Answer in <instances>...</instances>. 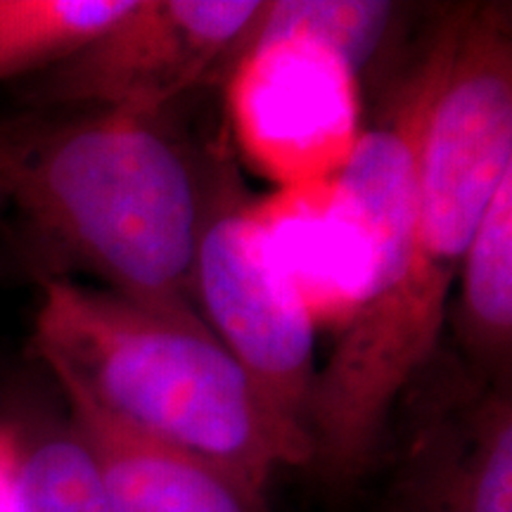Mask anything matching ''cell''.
I'll list each match as a JSON object with an SVG mask.
<instances>
[{
    "instance_id": "cell-1",
    "label": "cell",
    "mask_w": 512,
    "mask_h": 512,
    "mask_svg": "<svg viewBox=\"0 0 512 512\" xmlns=\"http://www.w3.org/2000/svg\"><path fill=\"white\" fill-rule=\"evenodd\" d=\"M508 174L512 10L465 3L422 138L406 266L339 332L313 384L309 467L330 486H354L384 460L396 406L437 354L460 261Z\"/></svg>"
},
{
    "instance_id": "cell-2",
    "label": "cell",
    "mask_w": 512,
    "mask_h": 512,
    "mask_svg": "<svg viewBox=\"0 0 512 512\" xmlns=\"http://www.w3.org/2000/svg\"><path fill=\"white\" fill-rule=\"evenodd\" d=\"M233 164L219 166L164 114L29 110L0 119V197L24 264L74 273L152 306H192V264Z\"/></svg>"
},
{
    "instance_id": "cell-3",
    "label": "cell",
    "mask_w": 512,
    "mask_h": 512,
    "mask_svg": "<svg viewBox=\"0 0 512 512\" xmlns=\"http://www.w3.org/2000/svg\"><path fill=\"white\" fill-rule=\"evenodd\" d=\"M31 354L140 434L261 489L309 467L311 439L273 408L192 306H152L76 280L41 283Z\"/></svg>"
},
{
    "instance_id": "cell-4",
    "label": "cell",
    "mask_w": 512,
    "mask_h": 512,
    "mask_svg": "<svg viewBox=\"0 0 512 512\" xmlns=\"http://www.w3.org/2000/svg\"><path fill=\"white\" fill-rule=\"evenodd\" d=\"M247 190L223 178L192 264V304L280 415L309 437L316 328L275 264Z\"/></svg>"
},
{
    "instance_id": "cell-5",
    "label": "cell",
    "mask_w": 512,
    "mask_h": 512,
    "mask_svg": "<svg viewBox=\"0 0 512 512\" xmlns=\"http://www.w3.org/2000/svg\"><path fill=\"white\" fill-rule=\"evenodd\" d=\"M259 0H136L112 27L46 72L19 81L29 110L166 114L219 79Z\"/></svg>"
},
{
    "instance_id": "cell-6",
    "label": "cell",
    "mask_w": 512,
    "mask_h": 512,
    "mask_svg": "<svg viewBox=\"0 0 512 512\" xmlns=\"http://www.w3.org/2000/svg\"><path fill=\"white\" fill-rule=\"evenodd\" d=\"M240 155L275 188L337 176L366 119L361 81L335 50L287 34L233 50L223 67Z\"/></svg>"
},
{
    "instance_id": "cell-7",
    "label": "cell",
    "mask_w": 512,
    "mask_h": 512,
    "mask_svg": "<svg viewBox=\"0 0 512 512\" xmlns=\"http://www.w3.org/2000/svg\"><path fill=\"white\" fill-rule=\"evenodd\" d=\"M392 439L384 512H512V377L420 373L396 406Z\"/></svg>"
},
{
    "instance_id": "cell-8",
    "label": "cell",
    "mask_w": 512,
    "mask_h": 512,
    "mask_svg": "<svg viewBox=\"0 0 512 512\" xmlns=\"http://www.w3.org/2000/svg\"><path fill=\"white\" fill-rule=\"evenodd\" d=\"M249 211L313 328L339 335L375 283L368 223L339 176L275 188L252 197Z\"/></svg>"
},
{
    "instance_id": "cell-9",
    "label": "cell",
    "mask_w": 512,
    "mask_h": 512,
    "mask_svg": "<svg viewBox=\"0 0 512 512\" xmlns=\"http://www.w3.org/2000/svg\"><path fill=\"white\" fill-rule=\"evenodd\" d=\"M50 375L91 453L107 512H268L261 486L207 458L131 430L74 380Z\"/></svg>"
},
{
    "instance_id": "cell-10",
    "label": "cell",
    "mask_w": 512,
    "mask_h": 512,
    "mask_svg": "<svg viewBox=\"0 0 512 512\" xmlns=\"http://www.w3.org/2000/svg\"><path fill=\"white\" fill-rule=\"evenodd\" d=\"M448 323L465 368L512 377V174L503 178L460 261Z\"/></svg>"
},
{
    "instance_id": "cell-11",
    "label": "cell",
    "mask_w": 512,
    "mask_h": 512,
    "mask_svg": "<svg viewBox=\"0 0 512 512\" xmlns=\"http://www.w3.org/2000/svg\"><path fill=\"white\" fill-rule=\"evenodd\" d=\"M406 17V5L387 0H259L233 50L273 36L313 38L349 64L368 95L408 50Z\"/></svg>"
},
{
    "instance_id": "cell-12",
    "label": "cell",
    "mask_w": 512,
    "mask_h": 512,
    "mask_svg": "<svg viewBox=\"0 0 512 512\" xmlns=\"http://www.w3.org/2000/svg\"><path fill=\"white\" fill-rule=\"evenodd\" d=\"M133 3L136 0H0V83L46 72L112 27Z\"/></svg>"
},
{
    "instance_id": "cell-13",
    "label": "cell",
    "mask_w": 512,
    "mask_h": 512,
    "mask_svg": "<svg viewBox=\"0 0 512 512\" xmlns=\"http://www.w3.org/2000/svg\"><path fill=\"white\" fill-rule=\"evenodd\" d=\"M17 425L19 512H107L98 470L69 415L17 420Z\"/></svg>"
},
{
    "instance_id": "cell-14",
    "label": "cell",
    "mask_w": 512,
    "mask_h": 512,
    "mask_svg": "<svg viewBox=\"0 0 512 512\" xmlns=\"http://www.w3.org/2000/svg\"><path fill=\"white\" fill-rule=\"evenodd\" d=\"M22 432L17 420H0V512H19Z\"/></svg>"
},
{
    "instance_id": "cell-15",
    "label": "cell",
    "mask_w": 512,
    "mask_h": 512,
    "mask_svg": "<svg viewBox=\"0 0 512 512\" xmlns=\"http://www.w3.org/2000/svg\"><path fill=\"white\" fill-rule=\"evenodd\" d=\"M0 219H3V197H0Z\"/></svg>"
}]
</instances>
